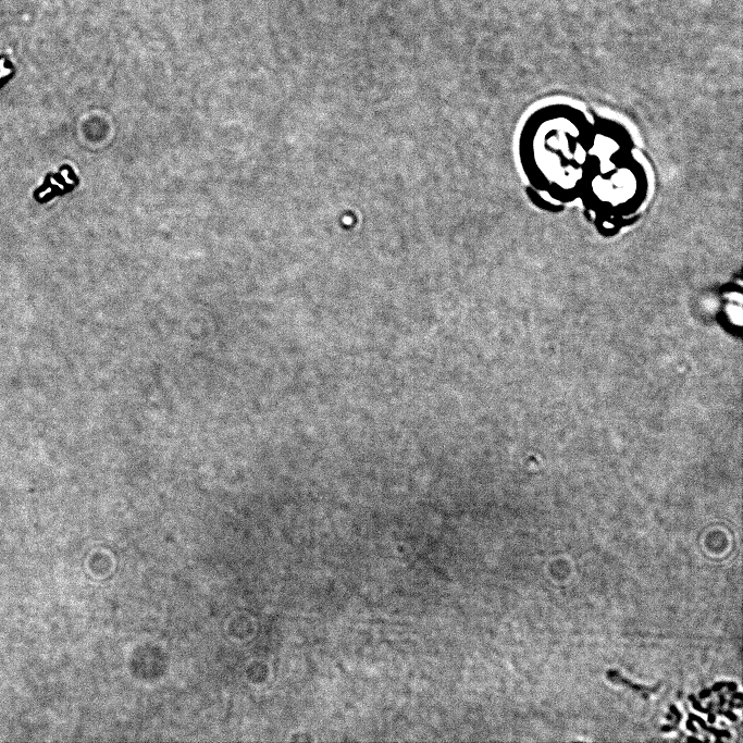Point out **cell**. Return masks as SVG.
<instances>
[{"label":"cell","instance_id":"1","mask_svg":"<svg viewBox=\"0 0 743 743\" xmlns=\"http://www.w3.org/2000/svg\"><path fill=\"white\" fill-rule=\"evenodd\" d=\"M607 678L609 681H611L615 684H620V685H623L628 689H631L634 693L639 694L643 698H648L652 694L657 693L661 686L660 682L655 684V685H652V686H647V685H643V684H635L631 680L621 676L616 670H609L607 672Z\"/></svg>","mask_w":743,"mask_h":743}]
</instances>
